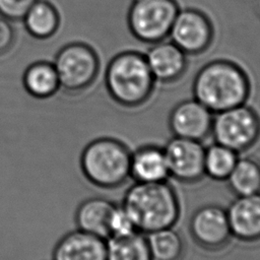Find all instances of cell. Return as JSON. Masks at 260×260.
Listing matches in <instances>:
<instances>
[{"label": "cell", "instance_id": "cell-23", "mask_svg": "<svg viewBox=\"0 0 260 260\" xmlns=\"http://www.w3.org/2000/svg\"><path fill=\"white\" fill-rule=\"evenodd\" d=\"M135 232L139 231L128 211L122 204L115 203L109 220V237H122Z\"/></svg>", "mask_w": 260, "mask_h": 260}, {"label": "cell", "instance_id": "cell-5", "mask_svg": "<svg viewBox=\"0 0 260 260\" xmlns=\"http://www.w3.org/2000/svg\"><path fill=\"white\" fill-rule=\"evenodd\" d=\"M54 66L60 88L68 93H79L90 87L101 69L96 51L83 42L63 46L56 54Z\"/></svg>", "mask_w": 260, "mask_h": 260}, {"label": "cell", "instance_id": "cell-12", "mask_svg": "<svg viewBox=\"0 0 260 260\" xmlns=\"http://www.w3.org/2000/svg\"><path fill=\"white\" fill-rule=\"evenodd\" d=\"M144 56L153 78L159 83L177 82L188 69V55L169 39L151 44Z\"/></svg>", "mask_w": 260, "mask_h": 260}, {"label": "cell", "instance_id": "cell-18", "mask_svg": "<svg viewBox=\"0 0 260 260\" xmlns=\"http://www.w3.org/2000/svg\"><path fill=\"white\" fill-rule=\"evenodd\" d=\"M22 21L31 37L46 40L57 31L60 24V15L57 8L49 1L36 0Z\"/></svg>", "mask_w": 260, "mask_h": 260}, {"label": "cell", "instance_id": "cell-26", "mask_svg": "<svg viewBox=\"0 0 260 260\" xmlns=\"http://www.w3.org/2000/svg\"><path fill=\"white\" fill-rule=\"evenodd\" d=\"M253 8H254L255 14H256L257 17L260 19V0H255L254 5H253Z\"/></svg>", "mask_w": 260, "mask_h": 260}, {"label": "cell", "instance_id": "cell-2", "mask_svg": "<svg viewBox=\"0 0 260 260\" xmlns=\"http://www.w3.org/2000/svg\"><path fill=\"white\" fill-rule=\"evenodd\" d=\"M121 204L143 234L173 228L181 213L178 194L168 181L135 182L125 192Z\"/></svg>", "mask_w": 260, "mask_h": 260}, {"label": "cell", "instance_id": "cell-20", "mask_svg": "<svg viewBox=\"0 0 260 260\" xmlns=\"http://www.w3.org/2000/svg\"><path fill=\"white\" fill-rule=\"evenodd\" d=\"M107 260H151L146 235L135 232L107 238Z\"/></svg>", "mask_w": 260, "mask_h": 260}, {"label": "cell", "instance_id": "cell-16", "mask_svg": "<svg viewBox=\"0 0 260 260\" xmlns=\"http://www.w3.org/2000/svg\"><path fill=\"white\" fill-rule=\"evenodd\" d=\"M115 203L104 197L82 201L75 212L77 229L102 238L109 237V220Z\"/></svg>", "mask_w": 260, "mask_h": 260}, {"label": "cell", "instance_id": "cell-14", "mask_svg": "<svg viewBox=\"0 0 260 260\" xmlns=\"http://www.w3.org/2000/svg\"><path fill=\"white\" fill-rule=\"evenodd\" d=\"M53 260H107V239L77 229L58 241Z\"/></svg>", "mask_w": 260, "mask_h": 260}, {"label": "cell", "instance_id": "cell-4", "mask_svg": "<svg viewBox=\"0 0 260 260\" xmlns=\"http://www.w3.org/2000/svg\"><path fill=\"white\" fill-rule=\"evenodd\" d=\"M131 150L119 139L100 137L90 141L80 155L84 177L94 186L112 190L130 179Z\"/></svg>", "mask_w": 260, "mask_h": 260}, {"label": "cell", "instance_id": "cell-11", "mask_svg": "<svg viewBox=\"0 0 260 260\" xmlns=\"http://www.w3.org/2000/svg\"><path fill=\"white\" fill-rule=\"evenodd\" d=\"M214 114L196 99L184 100L171 110L169 128L173 136L203 141L211 133Z\"/></svg>", "mask_w": 260, "mask_h": 260}, {"label": "cell", "instance_id": "cell-6", "mask_svg": "<svg viewBox=\"0 0 260 260\" xmlns=\"http://www.w3.org/2000/svg\"><path fill=\"white\" fill-rule=\"evenodd\" d=\"M180 9L178 0H131L127 11L129 31L148 45L166 40Z\"/></svg>", "mask_w": 260, "mask_h": 260}, {"label": "cell", "instance_id": "cell-7", "mask_svg": "<svg viewBox=\"0 0 260 260\" xmlns=\"http://www.w3.org/2000/svg\"><path fill=\"white\" fill-rule=\"evenodd\" d=\"M210 135L238 153L247 151L260 138V116L247 104L215 113Z\"/></svg>", "mask_w": 260, "mask_h": 260}, {"label": "cell", "instance_id": "cell-10", "mask_svg": "<svg viewBox=\"0 0 260 260\" xmlns=\"http://www.w3.org/2000/svg\"><path fill=\"white\" fill-rule=\"evenodd\" d=\"M164 150L171 178L183 184H195L205 177L202 141L173 136Z\"/></svg>", "mask_w": 260, "mask_h": 260}, {"label": "cell", "instance_id": "cell-17", "mask_svg": "<svg viewBox=\"0 0 260 260\" xmlns=\"http://www.w3.org/2000/svg\"><path fill=\"white\" fill-rule=\"evenodd\" d=\"M22 83L25 90L37 99L50 98L60 88L55 66L48 61H37L28 65L23 73Z\"/></svg>", "mask_w": 260, "mask_h": 260}, {"label": "cell", "instance_id": "cell-19", "mask_svg": "<svg viewBox=\"0 0 260 260\" xmlns=\"http://www.w3.org/2000/svg\"><path fill=\"white\" fill-rule=\"evenodd\" d=\"M225 182L235 196L260 193V161L252 156L239 157Z\"/></svg>", "mask_w": 260, "mask_h": 260}, {"label": "cell", "instance_id": "cell-8", "mask_svg": "<svg viewBox=\"0 0 260 260\" xmlns=\"http://www.w3.org/2000/svg\"><path fill=\"white\" fill-rule=\"evenodd\" d=\"M215 28L209 15L199 8H181L172 24L168 39L188 56L208 51L214 41Z\"/></svg>", "mask_w": 260, "mask_h": 260}, {"label": "cell", "instance_id": "cell-24", "mask_svg": "<svg viewBox=\"0 0 260 260\" xmlns=\"http://www.w3.org/2000/svg\"><path fill=\"white\" fill-rule=\"evenodd\" d=\"M36 0H0V16L9 21L22 20Z\"/></svg>", "mask_w": 260, "mask_h": 260}, {"label": "cell", "instance_id": "cell-3", "mask_svg": "<svg viewBox=\"0 0 260 260\" xmlns=\"http://www.w3.org/2000/svg\"><path fill=\"white\" fill-rule=\"evenodd\" d=\"M155 83L144 53L139 51H121L107 64L105 85L111 99L121 107L135 109L145 105Z\"/></svg>", "mask_w": 260, "mask_h": 260}, {"label": "cell", "instance_id": "cell-13", "mask_svg": "<svg viewBox=\"0 0 260 260\" xmlns=\"http://www.w3.org/2000/svg\"><path fill=\"white\" fill-rule=\"evenodd\" d=\"M225 210L232 237L244 243L260 241V193L236 196Z\"/></svg>", "mask_w": 260, "mask_h": 260}, {"label": "cell", "instance_id": "cell-21", "mask_svg": "<svg viewBox=\"0 0 260 260\" xmlns=\"http://www.w3.org/2000/svg\"><path fill=\"white\" fill-rule=\"evenodd\" d=\"M146 235L151 260H183L185 245L173 228L160 229Z\"/></svg>", "mask_w": 260, "mask_h": 260}, {"label": "cell", "instance_id": "cell-22", "mask_svg": "<svg viewBox=\"0 0 260 260\" xmlns=\"http://www.w3.org/2000/svg\"><path fill=\"white\" fill-rule=\"evenodd\" d=\"M238 158V152L214 142L205 147L204 175L214 181H225Z\"/></svg>", "mask_w": 260, "mask_h": 260}, {"label": "cell", "instance_id": "cell-25", "mask_svg": "<svg viewBox=\"0 0 260 260\" xmlns=\"http://www.w3.org/2000/svg\"><path fill=\"white\" fill-rule=\"evenodd\" d=\"M15 41V31L10 21L0 16V56L7 53Z\"/></svg>", "mask_w": 260, "mask_h": 260}, {"label": "cell", "instance_id": "cell-15", "mask_svg": "<svg viewBox=\"0 0 260 260\" xmlns=\"http://www.w3.org/2000/svg\"><path fill=\"white\" fill-rule=\"evenodd\" d=\"M130 178L140 183L168 181L170 175L164 147L145 144L131 151Z\"/></svg>", "mask_w": 260, "mask_h": 260}, {"label": "cell", "instance_id": "cell-9", "mask_svg": "<svg viewBox=\"0 0 260 260\" xmlns=\"http://www.w3.org/2000/svg\"><path fill=\"white\" fill-rule=\"evenodd\" d=\"M189 232L195 244L209 252L222 250L233 238L225 208L213 203L204 204L193 212Z\"/></svg>", "mask_w": 260, "mask_h": 260}, {"label": "cell", "instance_id": "cell-1", "mask_svg": "<svg viewBox=\"0 0 260 260\" xmlns=\"http://www.w3.org/2000/svg\"><path fill=\"white\" fill-rule=\"evenodd\" d=\"M252 90L248 72L237 62L217 58L199 68L192 83L193 98L213 114L247 104Z\"/></svg>", "mask_w": 260, "mask_h": 260}]
</instances>
